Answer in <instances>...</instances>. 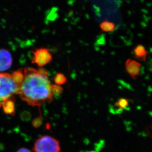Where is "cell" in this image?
Listing matches in <instances>:
<instances>
[{
	"mask_svg": "<svg viewBox=\"0 0 152 152\" xmlns=\"http://www.w3.org/2000/svg\"><path fill=\"white\" fill-rule=\"evenodd\" d=\"M24 78L20 85L19 95L31 106H40L53 100L52 84L47 72L44 69L26 68L23 69Z\"/></svg>",
	"mask_w": 152,
	"mask_h": 152,
	"instance_id": "obj_1",
	"label": "cell"
},
{
	"mask_svg": "<svg viewBox=\"0 0 152 152\" xmlns=\"http://www.w3.org/2000/svg\"><path fill=\"white\" fill-rule=\"evenodd\" d=\"M20 87L16 83L12 75L0 73V102L10 99L13 95L19 94Z\"/></svg>",
	"mask_w": 152,
	"mask_h": 152,
	"instance_id": "obj_2",
	"label": "cell"
},
{
	"mask_svg": "<svg viewBox=\"0 0 152 152\" xmlns=\"http://www.w3.org/2000/svg\"><path fill=\"white\" fill-rule=\"evenodd\" d=\"M33 151L34 152H60L59 141L49 135L41 136L35 143Z\"/></svg>",
	"mask_w": 152,
	"mask_h": 152,
	"instance_id": "obj_3",
	"label": "cell"
},
{
	"mask_svg": "<svg viewBox=\"0 0 152 152\" xmlns=\"http://www.w3.org/2000/svg\"><path fill=\"white\" fill-rule=\"evenodd\" d=\"M32 63L36 64L40 67L44 66L52 60V55L49 49L40 48L33 52Z\"/></svg>",
	"mask_w": 152,
	"mask_h": 152,
	"instance_id": "obj_4",
	"label": "cell"
},
{
	"mask_svg": "<svg viewBox=\"0 0 152 152\" xmlns=\"http://www.w3.org/2000/svg\"><path fill=\"white\" fill-rule=\"evenodd\" d=\"M13 64V58L9 50L0 49V72L9 69Z\"/></svg>",
	"mask_w": 152,
	"mask_h": 152,
	"instance_id": "obj_5",
	"label": "cell"
},
{
	"mask_svg": "<svg viewBox=\"0 0 152 152\" xmlns=\"http://www.w3.org/2000/svg\"><path fill=\"white\" fill-rule=\"evenodd\" d=\"M125 69L128 73L131 75L134 80L137 79V76L139 75L140 72L142 65L137 61L128 59L126 60L125 64Z\"/></svg>",
	"mask_w": 152,
	"mask_h": 152,
	"instance_id": "obj_6",
	"label": "cell"
},
{
	"mask_svg": "<svg viewBox=\"0 0 152 152\" xmlns=\"http://www.w3.org/2000/svg\"><path fill=\"white\" fill-rule=\"evenodd\" d=\"M131 100L125 98H119L114 105V109H115V113L121 114L123 110H126L129 107V102Z\"/></svg>",
	"mask_w": 152,
	"mask_h": 152,
	"instance_id": "obj_7",
	"label": "cell"
},
{
	"mask_svg": "<svg viewBox=\"0 0 152 152\" xmlns=\"http://www.w3.org/2000/svg\"><path fill=\"white\" fill-rule=\"evenodd\" d=\"M134 51L135 58L141 61H146L148 52L143 45H137L134 48Z\"/></svg>",
	"mask_w": 152,
	"mask_h": 152,
	"instance_id": "obj_8",
	"label": "cell"
},
{
	"mask_svg": "<svg viewBox=\"0 0 152 152\" xmlns=\"http://www.w3.org/2000/svg\"><path fill=\"white\" fill-rule=\"evenodd\" d=\"M3 110L6 114L13 116L15 114V102L11 99L3 102L1 103Z\"/></svg>",
	"mask_w": 152,
	"mask_h": 152,
	"instance_id": "obj_9",
	"label": "cell"
},
{
	"mask_svg": "<svg viewBox=\"0 0 152 152\" xmlns=\"http://www.w3.org/2000/svg\"><path fill=\"white\" fill-rule=\"evenodd\" d=\"M100 27L103 31L105 32H112L115 30L116 25L112 22L105 20L100 25Z\"/></svg>",
	"mask_w": 152,
	"mask_h": 152,
	"instance_id": "obj_10",
	"label": "cell"
},
{
	"mask_svg": "<svg viewBox=\"0 0 152 152\" xmlns=\"http://www.w3.org/2000/svg\"><path fill=\"white\" fill-rule=\"evenodd\" d=\"M12 75L15 82L20 87L24 78L23 70L19 69L13 72Z\"/></svg>",
	"mask_w": 152,
	"mask_h": 152,
	"instance_id": "obj_11",
	"label": "cell"
},
{
	"mask_svg": "<svg viewBox=\"0 0 152 152\" xmlns=\"http://www.w3.org/2000/svg\"><path fill=\"white\" fill-rule=\"evenodd\" d=\"M67 78L63 73H57L54 78L55 82L58 86L64 84L67 82Z\"/></svg>",
	"mask_w": 152,
	"mask_h": 152,
	"instance_id": "obj_12",
	"label": "cell"
},
{
	"mask_svg": "<svg viewBox=\"0 0 152 152\" xmlns=\"http://www.w3.org/2000/svg\"><path fill=\"white\" fill-rule=\"evenodd\" d=\"M43 118L42 117V115H39V116L37 117V118H35L32 121V125L35 128H38L40 127L43 123Z\"/></svg>",
	"mask_w": 152,
	"mask_h": 152,
	"instance_id": "obj_13",
	"label": "cell"
},
{
	"mask_svg": "<svg viewBox=\"0 0 152 152\" xmlns=\"http://www.w3.org/2000/svg\"><path fill=\"white\" fill-rule=\"evenodd\" d=\"M62 91H63V89H62V88L61 87V86L52 84V92L53 95H55V94H56V95L60 94L61 93Z\"/></svg>",
	"mask_w": 152,
	"mask_h": 152,
	"instance_id": "obj_14",
	"label": "cell"
},
{
	"mask_svg": "<svg viewBox=\"0 0 152 152\" xmlns=\"http://www.w3.org/2000/svg\"><path fill=\"white\" fill-rule=\"evenodd\" d=\"M144 132L147 136L152 138V126H147L144 129Z\"/></svg>",
	"mask_w": 152,
	"mask_h": 152,
	"instance_id": "obj_15",
	"label": "cell"
},
{
	"mask_svg": "<svg viewBox=\"0 0 152 152\" xmlns=\"http://www.w3.org/2000/svg\"><path fill=\"white\" fill-rule=\"evenodd\" d=\"M22 120L24 121H28L31 119V115L28 112H24L21 116Z\"/></svg>",
	"mask_w": 152,
	"mask_h": 152,
	"instance_id": "obj_16",
	"label": "cell"
},
{
	"mask_svg": "<svg viewBox=\"0 0 152 152\" xmlns=\"http://www.w3.org/2000/svg\"><path fill=\"white\" fill-rule=\"evenodd\" d=\"M16 152H31L29 149H28L27 148H20Z\"/></svg>",
	"mask_w": 152,
	"mask_h": 152,
	"instance_id": "obj_17",
	"label": "cell"
},
{
	"mask_svg": "<svg viewBox=\"0 0 152 152\" xmlns=\"http://www.w3.org/2000/svg\"><path fill=\"white\" fill-rule=\"evenodd\" d=\"M148 67H149V70L152 71V60L150 61L148 63Z\"/></svg>",
	"mask_w": 152,
	"mask_h": 152,
	"instance_id": "obj_18",
	"label": "cell"
},
{
	"mask_svg": "<svg viewBox=\"0 0 152 152\" xmlns=\"http://www.w3.org/2000/svg\"><path fill=\"white\" fill-rule=\"evenodd\" d=\"M1 102H0V107H1Z\"/></svg>",
	"mask_w": 152,
	"mask_h": 152,
	"instance_id": "obj_19",
	"label": "cell"
}]
</instances>
